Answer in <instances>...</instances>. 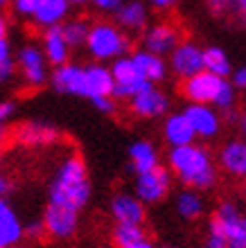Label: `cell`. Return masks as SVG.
I'll return each mask as SVG.
<instances>
[{"instance_id": "ba28073f", "label": "cell", "mask_w": 246, "mask_h": 248, "mask_svg": "<svg viewBox=\"0 0 246 248\" xmlns=\"http://www.w3.org/2000/svg\"><path fill=\"white\" fill-rule=\"evenodd\" d=\"M169 189H172V170H165L161 165L136 176V196L145 205L161 203L169 194Z\"/></svg>"}, {"instance_id": "4fadbf2b", "label": "cell", "mask_w": 246, "mask_h": 248, "mask_svg": "<svg viewBox=\"0 0 246 248\" xmlns=\"http://www.w3.org/2000/svg\"><path fill=\"white\" fill-rule=\"evenodd\" d=\"M181 46V32L169 23H158V25L145 30L143 34V47L158 57H167Z\"/></svg>"}, {"instance_id": "8fae6325", "label": "cell", "mask_w": 246, "mask_h": 248, "mask_svg": "<svg viewBox=\"0 0 246 248\" xmlns=\"http://www.w3.org/2000/svg\"><path fill=\"white\" fill-rule=\"evenodd\" d=\"M43 223H46V232L52 239H68L77 232L79 226V212L64 205H52L48 203L46 212H43Z\"/></svg>"}, {"instance_id": "9c48e42d", "label": "cell", "mask_w": 246, "mask_h": 248, "mask_svg": "<svg viewBox=\"0 0 246 248\" xmlns=\"http://www.w3.org/2000/svg\"><path fill=\"white\" fill-rule=\"evenodd\" d=\"M206 47L197 46L192 41H181V46L169 54V70L179 79H190L206 70V59H203Z\"/></svg>"}, {"instance_id": "8d00e7d4", "label": "cell", "mask_w": 246, "mask_h": 248, "mask_svg": "<svg viewBox=\"0 0 246 248\" xmlns=\"http://www.w3.org/2000/svg\"><path fill=\"white\" fill-rule=\"evenodd\" d=\"M233 84H235V88L246 91V63L240 65L237 70H233Z\"/></svg>"}, {"instance_id": "ffe728a7", "label": "cell", "mask_w": 246, "mask_h": 248, "mask_svg": "<svg viewBox=\"0 0 246 248\" xmlns=\"http://www.w3.org/2000/svg\"><path fill=\"white\" fill-rule=\"evenodd\" d=\"M163 136L169 147H185V144L195 142L197 133L185 113H172L163 122Z\"/></svg>"}, {"instance_id": "1f68e13d", "label": "cell", "mask_w": 246, "mask_h": 248, "mask_svg": "<svg viewBox=\"0 0 246 248\" xmlns=\"http://www.w3.org/2000/svg\"><path fill=\"white\" fill-rule=\"evenodd\" d=\"M14 111H16V104H14L12 99L0 102V142H2V140H5V136H7V122L12 120Z\"/></svg>"}, {"instance_id": "9a60e30c", "label": "cell", "mask_w": 246, "mask_h": 248, "mask_svg": "<svg viewBox=\"0 0 246 248\" xmlns=\"http://www.w3.org/2000/svg\"><path fill=\"white\" fill-rule=\"evenodd\" d=\"M59 138V129L50 122H23L14 129V140L23 147H46Z\"/></svg>"}, {"instance_id": "5bb4252c", "label": "cell", "mask_w": 246, "mask_h": 248, "mask_svg": "<svg viewBox=\"0 0 246 248\" xmlns=\"http://www.w3.org/2000/svg\"><path fill=\"white\" fill-rule=\"evenodd\" d=\"M185 115H188L192 129H195L197 138H203V140H213V138L219 136L221 131V115L219 111L210 104H190L185 106Z\"/></svg>"}, {"instance_id": "8992f818", "label": "cell", "mask_w": 246, "mask_h": 248, "mask_svg": "<svg viewBox=\"0 0 246 248\" xmlns=\"http://www.w3.org/2000/svg\"><path fill=\"white\" fill-rule=\"evenodd\" d=\"M224 84H226V79L224 77H217V75H213V72L203 70V72H199V75H195V77L183 79L181 93L190 104H210V106H214V102H217V97H219Z\"/></svg>"}, {"instance_id": "e0dca14e", "label": "cell", "mask_w": 246, "mask_h": 248, "mask_svg": "<svg viewBox=\"0 0 246 248\" xmlns=\"http://www.w3.org/2000/svg\"><path fill=\"white\" fill-rule=\"evenodd\" d=\"M25 237V223L7 199H0V248L18 246Z\"/></svg>"}, {"instance_id": "d4e9b609", "label": "cell", "mask_w": 246, "mask_h": 248, "mask_svg": "<svg viewBox=\"0 0 246 248\" xmlns=\"http://www.w3.org/2000/svg\"><path fill=\"white\" fill-rule=\"evenodd\" d=\"M129 163L131 170L138 174H145V171H151L158 167V151L149 140H136V142L129 147Z\"/></svg>"}, {"instance_id": "3957f363", "label": "cell", "mask_w": 246, "mask_h": 248, "mask_svg": "<svg viewBox=\"0 0 246 248\" xmlns=\"http://www.w3.org/2000/svg\"><path fill=\"white\" fill-rule=\"evenodd\" d=\"M88 52L95 61H115L127 57L131 50L129 36L122 32V27L117 23H109V20H98L91 25V34H88Z\"/></svg>"}, {"instance_id": "44dd1931", "label": "cell", "mask_w": 246, "mask_h": 248, "mask_svg": "<svg viewBox=\"0 0 246 248\" xmlns=\"http://www.w3.org/2000/svg\"><path fill=\"white\" fill-rule=\"evenodd\" d=\"M113 97V72L104 63L86 65V99Z\"/></svg>"}, {"instance_id": "f6af8a7d", "label": "cell", "mask_w": 246, "mask_h": 248, "mask_svg": "<svg viewBox=\"0 0 246 248\" xmlns=\"http://www.w3.org/2000/svg\"><path fill=\"white\" fill-rule=\"evenodd\" d=\"M9 2H14V0H0V9H2L5 5H9Z\"/></svg>"}, {"instance_id": "cb8c5ba5", "label": "cell", "mask_w": 246, "mask_h": 248, "mask_svg": "<svg viewBox=\"0 0 246 248\" xmlns=\"http://www.w3.org/2000/svg\"><path fill=\"white\" fill-rule=\"evenodd\" d=\"M70 12V2L68 0H43V5L39 7V12L34 14L32 23L36 27H57L66 23V16Z\"/></svg>"}, {"instance_id": "4316f807", "label": "cell", "mask_w": 246, "mask_h": 248, "mask_svg": "<svg viewBox=\"0 0 246 248\" xmlns=\"http://www.w3.org/2000/svg\"><path fill=\"white\" fill-rule=\"evenodd\" d=\"M176 212H179L181 219H185V221L199 219V217L206 212V201H203V196H201L199 189L185 187L183 192H179V194H176Z\"/></svg>"}, {"instance_id": "484cf974", "label": "cell", "mask_w": 246, "mask_h": 248, "mask_svg": "<svg viewBox=\"0 0 246 248\" xmlns=\"http://www.w3.org/2000/svg\"><path fill=\"white\" fill-rule=\"evenodd\" d=\"M203 2L217 18L246 27V0H203Z\"/></svg>"}, {"instance_id": "b9f144b4", "label": "cell", "mask_w": 246, "mask_h": 248, "mask_svg": "<svg viewBox=\"0 0 246 248\" xmlns=\"http://www.w3.org/2000/svg\"><path fill=\"white\" fill-rule=\"evenodd\" d=\"M7 30H9V23H7V18L0 14V39H7Z\"/></svg>"}, {"instance_id": "60d3db41", "label": "cell", "mask_w": 246, "mask_h": 248, "mask_svg": "<svg viewBox=\"0 0 246 248\" xmlns=\"http://www.w3.org/2000/svg\"><path fill=\"white\" fill-rule=\"evenodd\" d=\"M7 59H12V54H9V43H7V39H0V63Z\"/></svg>"}, {"instance_id": "ee69618b", "label": "cell", "mask_w": 246, "mask_h": 248, "mask_svg": "<svg viewBox=\"0 0 246 248\" xmlns=\"http://www.w3.org/2000/svg\"><path fill=\"white\" fill-rule=\"evenodd\" d=\"M70 5H86V2H91V0H68Z\"/></svg>"}, {"instance_id": "c3c4849f", "label": "cell", "mask_w": 246, "mask_h": 248, "mask_svg": "<svg viewBox=\"0 0 246 248\" xmlns=\"http://www.w3.org/2000/svg\"><path fill=\"white\" fill-rule=\"evenodd\" d=\"M226 248H237V246H226Z\"/></svg>"}, {"instance_id": "836d02e7", "label": "cell", "mask_w": 246, "mask_h": 248, "mask_svg": "<svg viewBox=\"0 0 246 248\" xmlns=\"http://www.w3.org/2000/svg\"><path fill=\"white\" fill-rule=\"evenodd\" d=\"M91 104L104 115H113L115 113V97H95L91 99Z\"/></svg>"}, {"instance_id": "5b68a950", "label": "cell", "mask_w": 246, "mask_h": 248, "mask_svg": "<svg viewBox=\"0 0 246 248\" xmlns=\"http://www.w3.org/2000/svg\"><path fill=\"white\" fill-rule=\"evenodd\" d=\"M111 72H113V97L115 99H131L149 84L131 57L115 59L111 65Z\"/></svg>"}, {"instance_id": "f1b7e54d", "label": "cell", "mask_w": 246, "mask_h": 248, "mask_svg": "<svg viewBox=\"0 0 246 248\" xmlns=\"http://www.w3.org/2000/svg\"><path fill=\"white\" fill-rule=\"evenodd\" d=\"M203 59H206V70L217 75V77H230V72H233V65H230V59H228V54L217 46H210L206 47V52H203Z\"/></svg>"}, {"instance_id": "603a6c76", "label": "cell", "mask_w": 246, "mask_h": 248, "mask_svg": "<svg viewBox=\"0 0 246 248\" xmlns=\"http://www.w3.org/2000/svg\"><path fill=\"white\" fill-rule=\"evenodd\" d=\"M131 59H133V63L138 65V70L143 72V77L147 79L149 84H158V81H163V79L167 77V70H169L167 61L163 59V57H158V54L145 50V47L136 50V52L131 54Z\"/></svg>"}, {"instance_id": "e575fe53", "label": "cell", "mask_w": 246, "mask_h": 248, "mask_svg": "<svg viewBox=\"0 0 246 248\" xmlns=\"http://www.w3.org/2000/svg\"><path fill=\"white\" fill-rule=\"evenodd\" d=\"M14 72H16V65H14V59H7L0 63V84H7L9 79L14 77Z\"/></svg>"}, {"instance_id": "bcb514c9", "label": "cell", "mask_w": 246, "mask_h": 248, "mask_svg": "<svg viewBox=\"0 0 246 248\" xmlns=\"http://www.w3.org/2000/svg\"><path fill=\"white\" fill-rule=\"evenodd\" d=\"M242 192H244V199H246V181H244V189H242Z\"/></svg>"}, {"instance_id": "7a4b0ae2", "label": "cell", "mask_w": 246, "mask_h": 248, "mask_svg": "<svg viewBox=\"0 0 246 248\" xmlns=\"http://www.w3.org/2000/svg\"><path fill=\"white\" fill-rule=\"evenodd\" d=\"M169 170L185 187L192 189H210L217 183V165L206 147L201 144H185V147H172L167 154Z\"/></svg>"}, {"instance_id": "7dc6e473", "label": "cell", "mask_w": 246, "mask_h": 248, "mask_svg": "<svg viewBox=\"0 0 246 248\" xmlns=\"http://www.w3.org/2000/svg\"><path fill=\"white\" fill-rule=\"evenodd\" d=\"M163 248H176V246H163Z\"/></svg>"}, {"instance_id": "30bf717a", "label": "cell", "mask_w": 246, "mask_h": 248, "mask_svg": "<svg viewBox=\"0 0 246 248\" xmlns=\"http://www.w3.org/2000/svg\"><path fill=\"white\" fill-rule=\"evenodd\" d=\"M167 108H169V97L156 84H147L143 91L136 93L129 99V111L136 118H143V120L161 118V115H165Z\"/></svg>"}, {"instance_id": "277c9868", "label": "cell", "mask_w": 246, "mask_h": 248, "mask_svg": "<svg viewBox=\"0 0 246 248\" xmlns=\"http://www.w3.org/2000/svg\"><path fill=\"white\" fill-rule=\"evenodd\" d=\"M210 232L224 237L228 246L246 248V215L233 201L219 203L210 219Z\"/></svg>"}, {"instance_id": "52a82bcc", "label": "cell", "mask_w": 246, "mask_h": 248, "mask_svg": "<svg viewBox=\"0 0 246 248\" xmlns=\"http://www.w3.org/2000/svg\"><path fill=\"white\" fill-rule=\"evenodd\" d=\"M16 65H18L23 81L30 88H41L43 84H48V59L43 47L34 46V43L23 46L18 52V59H16Z\"/></svg>"}, {"instance_id": "4dcf8cb0", "label": "cell", "mask_w": 246, "mask_h": 248, "mask_svg": "<svg viewBox=\"0 0 246 248\" xmlns=\"http://www.w3.org/2000/svg\"><path fill=\"white\" fill-rule=\"evenodd\" d=\"M14 12L20 18H34V14L39 12V7L43 5V0H14Z\"/></svg>"}, {"instance_id": "ac0fdd59", "label": "cell", "mask_w": 246, "mask_h": 248, "mask_svg": "<svg viewBox=\"0 0 246 248\" xmlns=\"http://www.w3.org/2000/svg\"><path fill=\"white\" fill-rule=\"evenodd\" d=\"M217 163L228 176L244 178L246 181V140L244 138H235L228 140L217 154Z\"/></svg>"}, {"instance_id": "7c38bea8", "label": "cell", "mask_w": 246, "mask_h": 248, "mask_svg": "<svg viewBox=\"0 0 246 248\" xmlns=\"http://www.w3.org/2000/svg\"><path fill=\"white\" fill-rule=\"evenodd\" d=\"M52 88L61 95H75V97H86V65L82 63H64L54 68L50 75Z\"/></svg>"}, {"instance_id": "d6a6232c", "label": "cell", "mask_w": 246, "mask_h": 248, "mask_svg": "<svg viewBox=\"0 0 246 248\" xmlns=\"http://www.w3.org/2000/svg\"><path fill=\"white\" fill-rule=\"evenodd\" d=\"M91 5L102 14H115L124 5V0H91Z\"/></svg>"}, {"instance_id": "f546056e", "label": "cell", "mask_w": 246, "mask_h": 248, "mask_svg": "<svg viewBox=\"0 0 246 248\" xmlns=\"http://www.w3.org/2000/svg\"><path fill=\"white\" fill-rule=\"evenodd\" d=\"M61 30H64V36H66V41L70 43V47H82V46L88 43V34H91V25H88V20L70 18V20H66L64 25H61Z\"/></svg>"}, {"instance_id": "ab89813d", "label": "cell", "mask_w": 246, "mask_h": 248, "mask_svg": "<svg viewBox=\"0 0 246 248\" xmlns=\"http://www.w3.org/2000/svg\"><path fill=\"white\" fill-rule=\"evenodd\" d=\"M149 5L154 7V9H161V12H167L172 7L179 5V0H149Z\"/></svg>"}, {"instance_id": "6da1fadb", "label": "cell", "mask_w": 246, "mask_h": 248, "mask_svg": "<svg viewBox=\"0 0 246 248\" xmlns=\"http://www.w3.org/2000/svg\"><path fill=\"white\" fill-rule=\"evenodd\" d=\"M91 199V181L88 170L82 156L72 154L64 158L57 167L50 185H48V203L52 205H64L70 210H82Z\"/></svg>"}, {"instance_id": "f35d334b", "label": "cell", "mask_w": 246, "mask_h": 248, "mask_svg": "<svg viewBox=\"0 0 246 248\" xmlns=\"http://www.w3.org/2000/svg\"><path fill=\"white\" fill-rule=\"evenodd\" d=\"M226 239L219 235H214V232H208V239H206V248H226Z\"/></svg>"}, {"instance_id": "7bdbcfd3", "label": "cell", "mask_w": 246, "mask_h": 248, "mask_svg": "<svg viewBox=\"0 0 246 248\" xmlns=\"http://www.w3.org/2000/svg\"><path fill=\"white\" fill-rule=\"evenodd\" d=\"M237 122H240V131H242V138H244V140H246V115H242V118L237 120Z\"/></svg>"}, {"instance_id": "d6986e66", "label": "cell", "mask_w": 246, "mask_h": 248, "mask_svg": "<svg viewBox=\"0 0 246 248\" xmlns=\"http://www.w3.org/2000/svg\"><path fill=\"white\" fill-rule=\"evenodd\" d=\"M41 47H43V52H46L48 63L54 65V68L68 63V59H70V50H72V47H70V43L66 41L61 25L43 30V36H41Z\"/></svg>"}, {"instance_id": "74e56055", "label": "cell", "mask_w": 246, "mask_h": 248, "mask_svg": "<svg viewBox=\"0 0 246 248\" xmlns=\"http://www.w3.org/2000/svg\"><path fill=\"white\" fill-rule=\"evenodd\" d=\"M12 189H14L12 178L5 176V174H0V199H7V196L12 194Z\"/></svg>"}, {"instance_id": "d590c367", "label": "cell", "mask_w": 246, "mask_h": 248, "mask_svg": "<svg viewBox=\"0 0 246 248\" xmlns=\"http://www.w3.org/2000/svg\"><path fill=\"white\" fill-rule=\"evenodd\" d=\"M25 235L27 237H34V239H39L41 235H48L43 219H41V221H34V223H27V226H25Z\"/></svg>"}, {"instance_id": "2e32d148", "label": "cell", "mask_w": 246, "mask_h": 248, "mask_svg": "<svg viewBox=\"0 0 246 248\" xmlns=\"http://www.w3.org/2000/svg\"><path fill=\"white\" fill-rule=\"evenodd\" d=\"M111 217L115 223H131V226H143L145 223V203L136 194L120 192L111 201Z\"/></svg>"}, {"instance_id": "7402d4cb", "label": "cell", "mask_w": 246, "mask_h": 248, "mask_svg": "<svg viewBox=\"0 0 246 248\" xmlns=\"http://www.w3.org/2000/svg\"><path fill=\"white\" fill-rule=\"evenodd\" d=\"M115 23L124 32H145L147 27V5L143 0H129L115 12Z\"/></svg>"}, {"instance_id": "83f0119b", "label": "cell", "mask_w": 246, "mask_h": 248, "mask_svg": "<svg viewBox=\"0 0 246 248\" xmlns=\"http://www.w3.org/2000/svg\"><path fill=\"white\" fill-rule=\"evenodd\" d=\"M111 237H113V246L115 248H136L138 244L149 239L147 230L143 226H131V223H115Z\"/></svg>"}]
</instances>
